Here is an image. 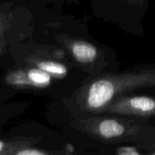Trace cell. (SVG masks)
<instances>
[{
	"label": "cell",
	"mask_w": 155,
	"mask_h": 155,
	"mask_svg": "<svg viewBox=\"0 0 155 155\" xmlns=\"http://www.w3.org/2000/svg\"><path fill=\"white\" fill-rule=\"evenodd\" d=\"M147 86H155V70L98 78L85 87L79 100L85 110L100 113L124 92Z\"/></svg>",
	"instance_id": "6da1fadb"
},
{
	"label": "cell",
	"mask_w": 155,
	"mask_h": 155,
	"mask_svg": "<svg viewBox=\"0 0 155 155\" xmlns=\"http://www.w3.org/2000/svg\"><path fill=\"white\" fill-rule=\"evenodd\" d=\"M47 154L48 153L46 151H43L36 148H25L17 153V154L18 155H45Z\"/></svg>",
	"instance_id": "ba28073f"
},
{
	"label": "cell",
	"mask_w": 155,
	"mask_h": 155,
	"mask_svg": "<svg viewBox=\"0 0 155 155\" xmlns=\"http://www.w3.org/2000/svg\"><path fill=\"white\" fill-rule=\"evenodd\" d=\"M14 78L15 79L14 83L34 87H45L48 86L51 81V76L38 68H32L27 72L18 74V75Z\"/></svg>",
	"instance_id": "277c9868"
},
{
	"label": "cell",
	"mask_w": 155,
	"mask_h": 155,
	"mask_svg": "<svg viewBox=\"0 0 155 155\" xmlns=\"http://www.w3.org/2000/svg\"><path fill=\"white\" fill-rule=\"evenodd\" d=\"M71 51L74 58L80 63L93 61L97 57L98 50L92 44L85 41H75L71 45Z\"/></svg>",
	"instance_id": "5b68a950"
},
{
	"label": "cell",
	"mask_w": 155,
	"mask_h": 155,
	"mask_svg": "<svg viewBox=\"0 0 155 155\" xmlns=\"http://www.w3.org/2000/svg\"><path fill=\"white\" fill-rule=\"evenodd\" d=\"M36 66L39 69L48 73L51 77H61L68 74V68L66 66L63 64L53 61H39L36 62Z\"/></svg>",
	"instance_id": "8992f818"
},
{
	"label": "cell",
	"mask_w": 155,
	"mask_h": 155,
	"mask_svg": "<svg viewBox=\"0 0 155 155\" xmlns=\"http://www.w3.org/2000/svg\"><path fill=\"white\" fill-rule=\"evenodd\" d=\"M87 130L98 137L107 140L120 139L129 133L128 128L124 123L114 118H104L89 122Z\"/></svg>",
	"instance_id": "3957f363"
},
{
	"label": "cell",
	"mask_w": 155,
	"mask_h": 155,
	"mask_svg": "<svg viewBox=\"0 0 155 155\" xmlns=\"http://www.w3.org/2000/svg\"><path fill=\"white\" fill-rule=\"evenodd\" d=\"M130 2H136V3H144L147 1V0H128Z\"/></svg>",
	"instance_id": "9c48e42d"
},
{
	"label": "cell",
	"mask_w": 155,
	"mask_h": 155,
	"mask_svg": "<svg viewBox=\"0 0 155 155\" xmlns=\"http://www.w3.org/2000/svg\"><path fill=\"white\" fill-rule=\"evenodd\" d=\"M2 147H3V144L1 142H0V151H1V150H2Z\"/></svg>",
	"instance_id": "30bf717a"
},
{
	"label": "cell",
	"mask_w": 155,
	"mask_h": 155,
	"mask_svg": "<svg viewBox=\"0 0 155 155\" xmlns=\"http://www.w3.org/2000/svg\"><path fill=\"white\" fill-rule=\"evenodd\" d=\"M117 154L119 155H139L140 152L135 147L124 146L117 148Z\"/></svg>",
	"instance_id": "52a82bcc"
},
{
	"label": "cell",
	"mask_w": 155,
	"mask_h": 155,
	"mask_svg": "<svg viewBox=\"0 0 155 155\" xmlns=\"http://www.w3.org/2000/svg\"><path fill=\"white\" fill-rule=\"evenodd\" d=\"M103 112L129 116H155V98L148 96H119Z\"/></svg>",
	"instance_id": "7a4b0ae2"
}]
</instances>
